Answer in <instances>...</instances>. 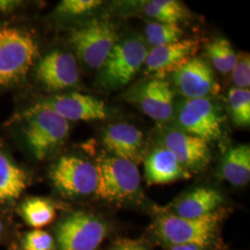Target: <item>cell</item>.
Wrapping results in <instances>:
<instances>
[{
    "instance_id": "1",
    "label": "cell",
    "mask_w": 250,
    "mask_h": 250,
    "mask_svg": "<svg viewBox=\"0 0 250 250\" xmlns=\"http://www.w3.org/2000/svg\"><path fill=\"white\" fill-rule=\"evenodd\" d=\"M38 56L39 47L30 32L0 24V87H10L24 80Z\"/></svg>"
},
{
    "instance_id": "2",
    "label": "cell",
    "mask_w": 250,
    "mask_h": 250,
    "mask_svg": "<svg viewBox=\"0 0 250 250\" xmlns=\"http://www.w3.org/2000/svg\"><path fill=\"white\" fill-rule=\"evenodd\" d=\"M223 218V211L219 209L199 219H185L166 213L157 218L155 232L170 246L195 245L206 249L215 241Z\"/></svg>"
},
{
    "instance_id": "3",
    "label": "cell",
    "mask_w": 250,
    "mask_h": 250,
    "mask_svg": "<svg viewBox=\"0 0 250 250\" xmlns=\"http://www.w3.org/2000/svg\"><path fill=\"white\" fill-rule=\"evenodd\" d=\"M98 184L95 195L107 202H125L137 194L141 184L139 170L131 161L115 156L101 157L95 165Z\"/></svg>"
},
{
    "instance_id": "4",
    "label": "cell",
    "mask_w": 250,
    "mask_h": 250,
    "mask_svg": "<svg viewBox=\"0 0 250 250\" xmlns=\"http://www.w3.org/2000/svg\"><path fill=\"white\" fill-rule=\"evenodd\" d=\"M69 41L81 61L91 68L101 69L120 38L108 20L99 19L73 29Z\"/></svg>"
},
{
    "instance_id": "5",
    "label": "cell",
    "mask_w": 250,
    "mask_h": 250,
    "mask_svg": "<svg viewBox=\"0 0 250 250\" xmlns=\"http://www.w3.org/2000/svg\"><path fill=\"white\" fill-rule=\"evenodd\" d=\"M21 117L27 120L24 136L37 160H43L66 138L70 131L67 120L46 108L30 107Z\"/></svg>"
},
{
    "instance_id": "6",
    "label": "cell",
    "mask_w": 250,
    "mask_h": 250,
    "mask_svg": "<svg viewBox=\"0 0 250 250\" xmlns=\"http://www.w3.org/2000/svg\"><path fill=\"white\" fill-rule=\"evenodd\" d=\"M108 229L99 216L76 211L64 218L57 227L59 250H97L107 237Z\"/></svg>"
},
{
    "instance_id": "7",
    "label": "cell",
    "mask_w": 250,
    "mask_h": 250,
    "mask_svg": "<svg viewBox=\"0 0 250 250\" xmlns=\"http://www.w3.org/2000/svg\"><path fill=\"white\" fill-rule=\"evenodd\" d=\"M146 55V46L138 37H129L119 41L101 68L102 83L111 88L129 83L145 64Z\"/></svg>"
},
{
    "instance_id": "8",
    "label": "cell",
    "mask_w": 250,
    "mask_h": 250,
    "mask_svg": "<svg viewBox=\"0 0 250 250\" xmlns=\"http://www.w3.org/2000/svg\"><path fill=\"white\" fill-rule=\"evenodd\" d=\"M54 187L66 197L95 194L98 172L95 164L75 156H63L49 172Z\"/></svg>"
},
{
    "instance_id": "9",
    "label": "cell",
    "mask_w": 250,
    "mask_h": 250,
    "mask_svg": "<svg viewBox=\"0 0 250 250\" xmlns=\"http://www.w3.org/2000/svg\"><path fill=\"white\" fill-rule=\"evenodd\" d=\"M176 120L181 131L214 141L222 136V118L213 103L208 99H186L176 109Z\"/></svg>"
},
{
    "instance_id": "10",
    "label": "cell",
    "mask_w": 250,
    "mask_h": 250,
    "mask_svg": "<svg viewBox=\"0 0 250 250\" xmlns=\"http://www.w3.org/2000/svg\"><path fill=\"white\" fill-rule=\"evenodd\" d=\"M33 107L46 108L69 121H97L108 118L106 104L93 96L80 93L58 95L43 99Z\"/></svg>"
},
{
    "instance_id": "11",
    "label": "cell",
    "mask_w": 250,
    "mask_h": 250,
    "mask_svg": "<svg viewBox=\"0 0 250 250\" xmlns=\"http://www.w3.org/2000/svg\"><path fill=\"white\" fill-rule=\"evenodd\" d=\"M130 95V100L154 121L167 122L174 115V95L170 83L163 79L153 78L143 82Z\"/></svg>"
},
{
    "instance_id": "12",
    "label": "cell",
    "mask_w": 250,
    "mask_h": 250,
    "mask_svg": "<svg viewBox=\"0 0 250 250\" xmlns=\"http://www.w3.org/2000/svg\"><path fill=\"white\" fill-rule=\"evenodd\" d=\"M198 48L199 44L196 39H181L169 45L154 47L146 55V72L157 79H163L194 59Z\"/></svg>"
},
{
    "instance_id": "13",
    "label": "cell",
    "mask_w": 250,
    "mask_h": 250,
    "mask_svg": "<svg viewBox=\"0 0 250 250\" xmlns=\"http://www.w3.org/2000/svg\"><path fill=\"white\" fill-rule=\"evenodd\" d=\"M36 78L50 91L67 89L76 84L80 78L78 65L72 54L54 50L39 62Z\"/></svg>"
},
{
    "instance_id": "14",
    "label": "cell",
    "mask_w": 250,
    "mask_h": 250,
    "mask_svg": "<svg viewBox=\"0 0 250 250\" xmlns=\"http://www.w3.org/2000/svg\"><path fill=\"white\" fill-rule=\"evenodd\" d=\"M162 143L188 171L203 170L210 161L208 142L181 130L167 132L162 137Z\"/></svg>"
},
{
    "instance_id": "15",
    "label": "cell",
    "mask_w": 250,
    "mask_h": 250,
    "mask_svg": "<svg viewBox=\"0 0 250 250\" xmlns=\"http://www.w3.org/2000/svg\"><path fill=\"white\" fill-rule=\"evenodd\" d=\"M172 78L176 88L187 99L207 98L218 86L208 64L196 57L173 73Z\"/></svg>"
},
{
    "instance_id": "16",
    "label": "cell",
    "mask_w": 250,
    "mask_h": 250,
    "mask_svg": "<svg viewBox=\"0 0 250 250\" xmlns=\"http://www.w3.org/2000/svg\"><path fill=\"white\" fill-rule=\"evenodd\" d=\"M103 143L117 158L137 164L142 159L144 134L128 124L109 125L104 131Z\"/></svg>"
},
{
    "instance_id": "17",
    "label": "cell",
    "mask_w": 250,
    "mask_h": 250,
    "mask_svg": "<svg viewBox=\"0 0 250 250\" xmlns=\"http://www.w3.org/2000/svg\"><path fill=\"white\" fill-rule=\"evenodd\" d=\"M145 177L149 185H166L189 178L190 172L163 146L155 148L145 161Z\"/></svg>"
},
{
    "instance_id": "18",
    "label": "cell",
    "mask_w": 250,
    "mask_h": 250,
    "mask_svg": "<svg viewBox=\"0 0 250 250\" xmlns=\"http://www.w3.org/2000/svg\"><path fill=\"white\" fill-rule=\"evenodd\" d=\"M224 197L219 191L209 188H197L181 197L171 214L185 219H199L219 209Z\"/></svg>"
},
{
    "instance_id": "19",
    "label": "cell",
    "mask_w": 250,
    "mask_h": 250,
    "mask_svg": "<svg viewBox=\"0 0 250 250\" xmlns=\"http://www.w3.org/2000/svg\"><path fill=\"white\" fill-rule=\"evenodd\" d=\"M221 173L232 186L248 185L250 180V145L236 146L226 152L222 161Z\"/></svg>"
},
{
    "instance_id": "20",
    "label": "cell",
    "mask_w": 250,
    "mask_h": 250,
    "mask_svg": "<svg viewBox=\"0 0 250 250\" xmlns=\"http://www.w3.org/2000/svg\"><path fill=\"white\" fill-rule=\"evenodd\" d=\"M28 183L26 171L0 151V202H11L19 198L25 191Z\"/></svg>"
},
{
    "instance_id": "21",
    "label": "cell",
    "mask_w": 250,
    "mask_h": 250,
    "mask_svg": "<svg viewBox=\"0 0 250 250\" xmlns=\"http://www.w3.org/2000/svg\"><path fill=\"white\" fill-rule=\"evenodd\" d=\"M21 212L29 226L40 229L51 224L56 217L53 202L43 197H31L24 201Z\"/></svg>"
},
{
    "instance_id": "22",
    "label": "cell",
    "mask_w": 250,
    "mask_h": 250,
    "mask_svg": "<svg viewBox=\"0 0 250 250\" xmlns=\"http://www.w3.org/2000/svg\"><path fill=\"white\" fill-rule=\"evenodd\" d=\"M206 54L215 70L222 73L231 72L237 62L232 44L226 38H216L206 46Z\"/></svg>"
},
{
    "instance_id": "23",
    "label": "cell",
    "mask_w": 250,
    "mask_h": 250,
    "mask_svg": "<svg viewBox=\"0 0 250 250\" xmlns=\"http://www.w3.org/2000/svg\"><path fill=\"white\" fill-rule=\"evenodd\" d=\"M147 16L157 20V22L177 24L183 21L187 10L176 0H154L148 2L145 7Z\"/></svg>"
},
{
    "instance_id": "24",
    "label": "cell",
    "mask_w": 250,
    "mask_h": 250,
    "mask_svg": "<svg viewBox=\"0 0 250 250\" xmlns=\"http://www.w3.org/2000/svg\"><path fill=\"white\" fill-rule=\"evenodd\" d=\"M184 36V31L178 24L149 22L146 27L147 42L154 47L177 42Z\"/></svg>"
},
{
    "instance_id": "25",
    "label": "cell",
    "mask_w": 250,
    "mask_h": 250,
    "mask_svg": "<svg viewBox=\"0 0 250 250\" xmlns=\"http://www.w3.org/2000/svg\"><path fill=\"white\" fill-rule=\"evenodd\" d=\"M228 105L235 125L247 127L250 125V89L232 88L228 93Z\"/></svg>"
},
{
    "instance_id": "26",
    "label": "cell",
    "mask_w": 250,
    "mask_h": 250,
    "mask_svg": "<svg viewBox=\"0 0 250 250\" xmlns=\"http://www.w3.org/2000/svg\"><path fill=\"white\" fill-rule=\"evenodd\" d=\"M22 246L23 250H56V244L52 235L40 229L27 232Z\"/></svg>"
},
{
    "instance_id": "27",
    "label": "cell",
    "mask_w": 250,
    "mask_h": 250,
    "mask_svg": "<svg viewBox=\"0 0 250 250\" xmlns=\"http://www.w3.org/2000/svg\"><path fill=\"white\" fill-rule=\"evenodd\" d=\"M101 4L100 0H63L59 4L57 11L60 14L77 16L88 13Z\"/></svg>"
},
{
    "instance_id": "28",
    "label": "cell",
    "mask_w": 250,
    "mask_h": 250,
    "mask_svg": "<svg viewBox=\"0 0 250 250\" xmlns=\"http://www.w3.org/2000/svg\"><path fill=\"white\" fill-rule=\"evenodd\" d=\"M232 82L236 88L250 89V58L249 54L237 57V62L232 69Z\"/></svg>"
},
{
    "instance_id": "29",
    "label": "cell",
    "mask_w": 250,
    "mask_h": 250,
    "mask_svg": "<svg viewBox=\"0 0 250 250\" xmlns=\"http://www.w3.org/2000/svg\"><path fill=\"white\" fill-rule=\"evenodd\" d=\"M111 250H147L143 244L139 242L124 239L120 240Z\"/></svg>"
},
{
    "instance_id": "30",
    "label": "cell",
    "mask_w": 250,
    "mask_h": 250,
    "mask_svg": "<svg viewBox=\"0 0 250 250\" xmlns=\"http://www.w3.org/2000/svg\"><path fill=\"white\" fill-rule=\"evenodd\" d=\"M21 2L13 0H0V13H9L17 9Z\"/></svg>"
},
{
    "instance_id": "31",
    "label": "cell",
    "mask_w": 250,
    "mask_h": 250,
    "mask_svg": "<svg viewBox=\"0 0 250 250\" xmlns=\"http://www.w3.org/2000/svg\"><path fill=\"white\" fill-rule=\"evenodd\" d=\"M170 250H205V249L197 247L195 245H177V246H170Z\"/></svg>"
},
{
    "instance_id": "32",
    "label": "cell",
    "mask_w": 250,
    "mask_h": 250,
    "mask_svg": "<svg viewBox=\"0 0 250 250\" xmlns=\"http://www.w3.org/2000/svg\"><path fill=\"white\" fill-rule=\"evenodd\" d=\"M3 229H4V225H3V223H2V221L0 220V233L2 232V231H3Z\"/></svg>"
}]
</instances>
